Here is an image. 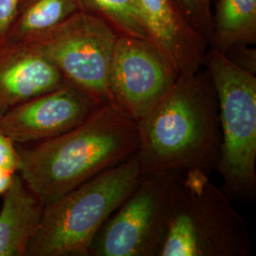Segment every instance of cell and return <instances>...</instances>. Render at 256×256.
I'll return each mask as SVG.
<instances>
[{"instance_id":"cell-7","label":"cell","mask_w":256,"mask_h":256,"mask_svg":"<svg viewBox=\"0 0 256 256\" xmlns=\"http://www.w3.org/2000/svg\"><path fill=\"white\" fill-rule=\"evenodd\" d=\"M118 36L104 19L79 10L46 34L24 44L54 64L68 84L102 106L108 104V77Z\"/></svg>"},{"instance_id":"cell-14","label":"cell","mask_w":256,"mask_h":256,"mask_svg":"<svg viewBox=\"0 0 256 256\" xmlns=\"http://www.w3.org/2000/svg\"><path fill=\"white\" fill-rule=\"evenodd\" d=\"M256 0H220L214 48L221 52L256 40Z\"/></svg>"},{"instance_id":"cell-3","label":"cell","mask_w":256,"mask_h":256,"mask_svg":"<svg viewBox=\"0 0 256 256\" xmlns=\"http://www.w3.org/2000/svg\"><path fill=\"white\" fill-rule=\"evenodd\" d=\"M142 174L135 153L45 204L27 256H88L97 232Z\"/></svg>"},{"instance_id":"cell-12","label":"cell","mask_w":256,"mask_h":256,"mask_svg":"<svg viewBox=\"0 0 256 256\" xmlns=\"http://www.w3.org/2000/svg\"><path fill=\"white\" fill-rule=\"evenodd\" d=\"M0 210V256H27L44 204L16 173L3 194Z\"/></svg>"},{"instance_id":"cell-4","label":"cell","mask_w":256,"mask_h":256,"mask_svg":"<svg viewBox=\"0 0 256 256\" xmlns=\"http://www.w3.org/2000/svg\"><path fill=\"white\" fill-rule=\"evenodd\" d=\"M250 234L229 196L209 174H182L158 256H247Z\"/></svg>"},{"instance_id":"cell-17","label":"cell","mask_w":256,"mask_h":256,"mask_svg":"<svg viewBox=\"0 0 256 256\" xmlns=\"http://www.w3.org/2000/svg\"><path fill=\"white\" fill-rule=\"evenodd\" d=\"M20 0H0V43L5 40Z\"/></svg>"},{"instance_id":"cell-13","label":"cell","mask_w":256,"mask_h":256,"mask_svg":"<svg viewBox=\"0 0 256 256\" xmlns=\"http://www.w3.org/2000/svg\"><path fill=\"white\" fill-rule=\"evenodd\" d=\"M79 10L78 0H20L5 40L14 43L32 42Z\"/></svg>"},{"instance_id":"cell-10","label":"cell","mask_w":256,"mask_h":256,"mask_svg":"<svg viewBox=\"0 0 256 256\" xmlns=\"http://www.w3.org/2000/svg\"><path fill=\"white\" fill-rule=\"evenodd\" d=\"M68 84L62 74L24 43H0V118L20 104Z\"/></svg>"},{"instance_id":"cell-16","label":"cell","mask_w":256,"mask_h":256,"mask_svg":"<svg viewBox=\"0 0 256 256\" xmlns=\"http://www.w3.org/2000/svg\"><path fill=\"white\" fill-rule=\"evenodd\" d=\"M20 158L16 144L0 130V167L18 172Z\"/></svg>"},{"instance_id":"cell-1","label":"cell","mask_w":256,"mask_h":256,"mask_svg":"<svg viewBox=\"0 0 256 256\" xmlns=\"http://www.w3.org/2000/svg\"><path fill=\"white\" fill-rule=\"evenodd\" d=\"M136 155L142 174L218 170V104L210 75L180 74L169 92L137 120Z\"/></svg>"},{"instance_id":"cell-5","label":"cell","mask_w":256,"mask_h":256,"mask_svg":"<svg viewBox=\"0 0 256 256\" xmlns=\"http://www.w3.org/2000/svg\"><path fill=\"white\" fill-rule=\"evenodd\" d=\"M218 104L221 153L216 172L230 200L256 194V78L220 50L205 55Z\"/></svg>"},{"instance_id":"cell-19","label":"cell","mask_w":256,"mask_h":256,"mask_svg":"<svg viewBox=\"0 0 256 256\" xmlns=\"http://www.w3.org/2000/svg\"><path fill=\"white\" fill-rule=\"evenodd\" d=\"M16 173L18 172L0 167V196L8 190Z\"/></svg>"},{"instance_id":"cell-9","label":"cell","mask_w":256,"mask_h":256,"mask_svg":"<svg viewBox=\"0 0 256 256\" xmlns=\"http://www.w3.org/2000/svg\"><path fill=\"white\" fill-rule=\"evenodd\" d=\"M97 106L68 84L9 110L0 118V130L16 144H36L80 124Z\"/></svg>"},{"instance_id":"cell-18","label":"cell","mask_w":256,"mask_h":256,"mask_svg":"<svg viewBox=\"0 0 256 256\" xmlns=\"http://www.w3.org/2000/svg\"><path fill=\"white\" fill-rule=\"evenodd\" d=\"M178 2L190 21H198L206 16L209 0H178Z\"/></svg>"},{"instance_id":"cell-8","label":"cell","mask_w":256,"mask_h":256,"mask_svg":"<svg viewBox=\"0 0 256 256\" xmlns=\"http://www.w3.org/2000/svg\"><path fill=\"white\" fill-rule=\"evenodd\" d=\"M180 75L152 41L119 34L110 60L108 104L137 122L169 92Z\"/></svg>"},{"instance_id":"cell-11","label":"cell","mask_w":256,"mask_h":256,"mask_svg":"<svg viewBox=\"0 0 256 256\" xmlns=\"http://www.w3.org/2000/svg\"><path fill=\"white\" fill-rule=\"evenodd\" d=\"M151 41L180 74L198 72L205 60V42L189 25L173 0H138Z\"/></svg>"},{"instance_id":"cell-15","label":"cell","mask_w":256,"mask_h":256,"mask_svg":"<svg viewBox=\"0 0 256 256\" xmlns=\"http://www.w3.org/2000/svg\"><path fill=\"white\" fill-rule=\"evenodd\" d=\"M80 10L98 16L119 34L150 40L138 0H78Z\"/></svg>"},{"instance_id":"cell-6","label":"cell","mask_w":256,"mask_h":256,"mask_svg":"<svg viewBox=\"0 0 256 256\" xmlns=\"http://www.w3.org/2000/svg\"><path fill=\"white\" fill-rule=\"evenodd\" d=\"M182 174H142L102 224L88 256H158Z\"/></svg>"},{"instance_id":"cell-2","label":"cell","mask_w":256,"mask_h":256,"mask_svg":"<svg viewBox=\"0 0 256 256\" xmlns=\"http://www.w3.org/2000/svg\"><path fill=\"white\" fill-rule=\"evenodd\" d=\"M137 122L110 104L56 137L16 146L18 173L45 205L137 152Z\"/></svg>"}]
</instances>
